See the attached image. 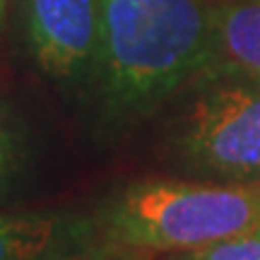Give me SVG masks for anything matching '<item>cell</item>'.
I'll return each instance as SVG.
<instances>
[{"label": "cell", "mask_w": 260, "mask_h": 260, "mask_svg": "<svg viewBox=\"0 0 260 260\" xmlns=\"http://www.w3.org/2000/svg\"><path fill=\"white\" fill-rule=\"evenodd\" d=\"M39 260H145V253H135L128 251V248H121V246H113V243L104 241L94 234L84 241L65 246L60 251Z\"/></svg>", "instance_id": "9"}, {"label": "cell", "mask_w": 260, "mask_h": 260, "mask_svg": "<svg viewBox=\"0 0 260 260\" xmlns=\"http://www.w3.org/2000/svg\"><path fill=\"white\" fill-rule=\"evenodd\" d=\"M99 239L135 253H183L260 226V181L138 178L92 214Z\"/></svg>", "instance_id": "2"}, {"label": "cell", "mask_w": 260, "mask_h": 260, "mask_svg": "<svg viewBox=\"0 0 260 260\" xmlns=\"http://www.w3.org/2000/svg\"><path fill=\"white\" fill-rule=\"evenodd\" d=\"M19 27L39 75L92 92L102 53V0H19Z\"/></svg>", "instance_id": "4"}, {"label": "cell", "mask_w": 260, "mask_h": 260, "mask_svg": "<svg viewBox=\"0 0 260 260\" xmlns=\"http://www.w3.org/2000/svg\"><path fill=\"white\" fill-rule=\"evenodd\" d=\"M205 5H214V3H219V0H203Z\"/></svg>", "instance_id": "11"}, {"label": "cell", "mask_w": 260, "mask_h": 260, "mask_svg": "<svg viewBox=\"0 0 260 260\" xmlns=\"http://www.w3.org/2000/svg\"><path fill=\"white\" fill-rule=\"evenodd\" d=\"M29 167L27 128L15 106L0 94V203L8 200Z\"/></svg>", "instance_id": "7"}, {"label": "cell", "mask_w": 260, "mask_h": 260, "mask_svg": "<svg viewBox=\"0 0 260 260\" xmlns=\"http://www.w3.org/2000/svg\"><path fill=\"white\" fill-rule=\"evenodd\" d=\"M8 5L10 0H0V34H3V27H5V19H8Z\"/></svg>", "instance_id": "10"}, {"label": "cell", "mask_w": 260, "mask_h": 260, "mask_svg": "<svg viewBox=\"0 0 260 260\" xmlns=\"http://www.w3.org/2000/svg\"><path fill=\"white\" fill-rule=\"evenodd\" d=\"M210 8L207 70L239 73L260 82V0H219Z\"/></svg>", "instance_id": "5"}, {"label": "cell", "mask_w": 260, "mask_h": 260, "mask_svg": "<svg viewBox=\"0 0 260 260\" xmlns=\"http://www.w3.org/2000/svg\"><path fill=\"white\" fill-rule=\"evenodd\" d=\"M89 214L0 212V260H39L94 236Z\"/></svg>", "instance_id": "6"}, {"label": "cell", "mask_w": 260, "mask_h": 260, "mask_svg": "<svg viewBox=\"0 0 260 260\" xmlns=\"http://www.w3.org/2000/svg\"><path fill=\"white\" fill-rule=\"evenodd\" d=\"M167 260H260V226L203 248L169 253Z\"/></svg>", "instance_id": "8"}, {"label": "cell", "mask_w": 260, "mask_h": 260, "mask_svg": "<svg viewBox=\"0 0 260 260\" xmlns=\"http://www.w3.org/2000/svg\"><path fill=\"white\" fill-rule=\"evenodd\" d=\"M210 58L203 0H102V53L94 80L99 130L118 135L195 82Z\"/></svg>", "instance_id": "1"}, {"label": "cell", "mask_w": 260, "mask_h": 260, "mask_svg": "<svg viewBox=\"0 0 260 260\" xmlns=\"http://www.w3.org/2000/svg\"><path fill=\"white\" fill-rule=\"evenodd\" d=\"M188 87L193 94L169 138L176 161L195 178L260 181V82L207 70Z\"/></svg>", "instance_id": "3"}]
</instances>
